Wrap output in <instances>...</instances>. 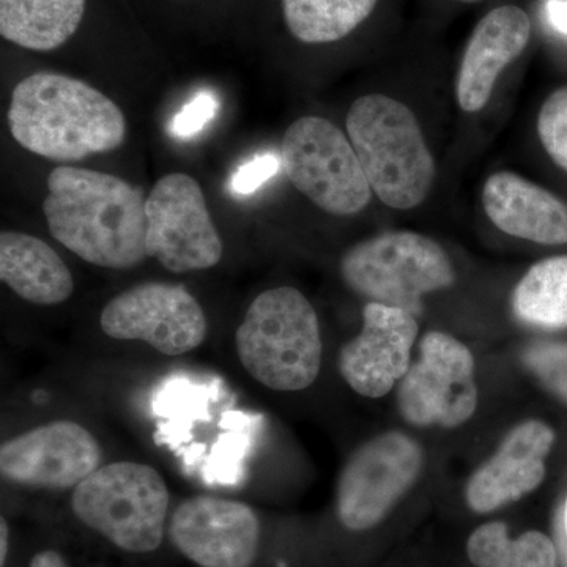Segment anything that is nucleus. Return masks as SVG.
<instances>
[{
    "label": "nucleus",
    "instance_id": "obj_1",
    "mask_svg": "<svg viewBox=\"0 0 567 567\" xmlns=\"http://www.w3.org/2000/svg\"><path fill=\"white\" fill-rule=\"evenodd\" d=\"M144 189L115 175L58 166L48 177L44 218L52 237L85 262L130 270L147 256Z\"/></svg>",
    "mask_w": 567,
    "mask_h": 567
},
{
    "label": "nucleus",
    "instance_id": "obj_2",
    "mask_svg": "<svg viewBox=\"0 0 567 567\" xmlns=\"http://www.w3.org/2000/svg\"><path fill=\"white\" fill-rule=\"evenodd\" d=\"M7 121L21 147L61 163L115 151L126 134L117 104L87 82L52 71L18 82Z\"/></svg>",
    "mask_w": 567,
    "mask_h": 567
},
{
    "label": "nucleus",
    "instance_id": "obj_3",
    "mask_svg": "<svg viewBox=\"0 0 567 567\" xmlns=\"http://www.w3.org/2000/svg\"><path fill=\"white\" fill-rule=\"evenodd\" d=\"M372 193L394 210H413L435 182V159L415 112L393 96L371 93L354 100L346 118Z\"/></svg>",
    "mask_w": 567,
    "mask_h": 567
},
{
    "label": "nucleus",
    "instance_id": "obj_4",
    "mask_svg": "<svg viewBox=\"0 0 567 567\" xmlns=\"http://www.w3.org/2000/svg\"><path fill=\"white\" fill-rule=\"evenodd\" d=\"M235 347L248 374L274 391L306 390L322 368L319 317L293 287L265 290L252 301Z\"/></svg>",
    "mask_w": 567,
    "mask_h": 567
},
{
    "label": "nucleus",
    "instance_id": "obj_5",
    "mask_svg": "<svg viewBox=\"0 0 567 567\" xmlns=\"http://www.w3.org/2000/svg\"><path fill=\"white\" fill-rule=\"evenodd\" d=\"M71 507L82 524L114 546L148 554L162 546L169 491L153 466L114 462L78 484Z\"/></svg>",
    "mask_w": 567,
    "mask_h": 567
},
{
    "label": "nucleus",
    "instance_id": "obj_6",
    "mask_svg": "<svg viewBox=\"0 0 567 567\" xmlns=\"http://www.w3.org/2000/svg\"><path fill=\"white\" fill-rule=\"evenodd\" d=\"M341 275L361 297L413 316L423 311L425 295L450 289L456 282V270L445 249L427 235L412 230L380 234L347 249Z\"/></svg>",
    "mask_w": 567,
    "mask_h": 567
},
{
    "label": "nucleus",
    "instance_id": "obj_7",
    "mask_svg": "<svg viewBox=\"0 0 567 567\" xmlns=\"http://www.w3.org/2000/svg\"><path fill=\"white\" fill-rule=\"evenodd\" d=\"M281 151L287 178L320 210L353 216L371 203L352 142L334 123L316 115L298 118L284 134Z\"/></svg>",
    "mask_w": 567,
    "mask_h": 567
},
{
    "label": "nucleus",
    "instance_id": "obj_8",
    "mask_svg": "<svg viewBox=\"0 0 567 567\" xmlns=\"http://www.w3.org/2000/svg\"><path fill=\"white\" fill-rule=\"evenodd\" d=\"M424 468V451L412 436L388 431L358 447L349 457L336 488L339 520L350 532L377 527Z\"/></svg>",
    "mask_w": 567,
    "mask_h": 567
},
{
    "label": "nucleus",
    "instance_id": "obj_9",
    "mask_svg": "<svg viewBox=\"0 0 567 567\" xmlns=\"http://www.w3.org/2000/svg\"><path fill=\"white\" fill-rule=\"evenodd\" d=\"M398 409L416 427L465 424L477 409L475 358L468 347L442 331L425 333L415 363L399 382Z\"/></svg>",
    "mask_w": 567,
    "mask_h": 567
},
{
    "label": "nucleus",
    "instance_id": "obj_10",
    "mask_svg": "<svg viewBox=\"0 0 567 567\" xmlns=\"http://www.w3.org/2000/svg\"><path fill=\"white\" fill-rule=\"evenodd\" d=\"M147 256L173 274L208 270L221 262V235L212 221L199 183L192 175L167 174L145 203Z\"/></svg>",
    "mask_w": 567,
    "mask_h": 567
},
{
    "label": "nucleus",
    "instance_id": "obj_11",
    "mask_svg": "<svg viewBox=\"0 0 567 567\" xmlns=\"http://www.w3.org/2000/svg\"><path fill=\"white\" fill-rule=\"evenodd\" d=\"M100 324L118 341H142L159 353H188L207 336L203 306L181 284L144 282L112 298Z\"/></svg>",
    "mask_w": 567,
    "mask_h": 567
},
{
    "label": "nucleus",
    "instance_id": "obj_12",
    "mask_svg": "<svg viewBox=\"0 0 567 567\" xmlns=\"http://www.w3.org/2000/svg\"><path fill=\"white\" fill-rule=\"evenodd\" d=\"M95 436L73 421H54L14 436L0 447V473L20 486L70 488L100 468Z\"/></svg>",
    "mask_w": 567,
    "mask_h": 567
},
{
    "label": "nucleus",
    "instance_id": "obj_13",
    "mask_svg": "<svg viewBox=\"0 0 567 567\" xmlns=\"http://www.w3.org/2000/svg\"><path fill=\"white\" fill-rule=\"evenodd\" d=\"M171 540L200 567H251L260 524L245 503L199 495L185 499L171 517Z\"/></svg>",
    "mask_w": 567,
    "mask_h": 567
},
{
    "label": "nucleus",
    "instance_id": "obj_14",
    "mask_svg": "<svg viewBox=\"0 0 567 567\" xmlns=\"http://www.w3.org/2000/svg\"><path fill=\"white\" fill-rule=\"evenodd\" d=\"M420 324L405 309L369 301L360 334L339 353V372L354 393L380 399L390 393L412 364Z\"/></svg>",
    "mask_w": 567,
    "mask_h": 567
},
{
    "label": "nucleus",
    "instance_id": "obj_15",
    "mask_svg": "<svg viewBox=\"0 0 567 567\" xmlns=\"http://www.w3.org/2000/svg\"><path fill=\"white\" fill-rule=\"evenodd\" d=\"M555 431L540 420L514 425L494 456L470 476L466 505L488 514L520 502L546 480V461L555 445Z\"/></svg>",
    "mask_w": 567,
    "mask_h": 567
},
{
    "label": "nucleus",
    "instance_id": "obj_16",
    "mask_svg": "<svg viewBox=\"0 0 567 567\" xmlns=\"http://www.w3.org/2000/svg\"><path fill=\"white\" fill-rule=\"evenodd\" d=\"M532 21L516 6L488 11L470 37L458 66L456 96L464 112H480L491 100L496 80L527 48Z\"/></svg>",
    "mask_w": 567,
    "mask_h": 567
},
{
    "label": "nucleus",
    "instance_id": "obj_17",
    "mask_svg": "<svg viewBox=\"0 0 567 567\" xmlns=\"http://www.w3.org/2000/svg\"><path fill=\"white\" fill-rule=\"evenodd\" d=\"M483 207L502 233L533 244H567V204L543 186L514 173L484 183Z\"/></svg>",
    "mask_w": 567,
    "mask_h": 567
},
{
    "label": "nucleus",
    "instance_id": "obj_18",
    "mask_svg": "<svg viewBox=\"0 0 567 567\" xmlns=\"http://www.w3.org/2000/svg\"><path fill=\"white\" fill-rule=\"evenodd\" d=\"M0 279L32 305H61L74 289L69 267L50 245L11 230L0 235Z\"/></svg>",
    "mask_w": 567,
    "mask_h": 567
},
{
    "label": "nucleus",
    "instance_id": "obj_19",
    "mask_svg": "<svg viewBox=\"0 0 567 567\" xmlns=\"http://www.w3.org/2000/svg\"><path fill=\"white\" fill-rule=\"evenodd\" d=\"M92 0H0V37L31 52L62 50L84 31Z\"/></svg>",
    "mask_w": 567,
    "mask_h": 567
},
{
    "label": "nucleus",
    "instance_id": "obj_20",
    "mask_svg": "<svg viewBox=\"0 0 567 567\" xmlns=\"http://www.w3.org/2000/svg\"><path fill=\"white\" fill-rule=\"evenodd\" d=\"M377 3L379 0H281V17L293 40L320 47L352 35Z\"/></svg>",
    "mask_w": 567,
    "mask_h": 567
},
{
    "label": "nucleus",
    "instance_id": "obj_21",
    "mask_svg": "<svg viewBox=\"0 0 567 567\" xmlns=\"http://www.w3.org/2000/svg\"><path fill=\"white\" fill-rule=\"evenodd\" d=\"M511 308L522 323L539 330L567 328V256L533 265L511 295Z\"/></svg>",
    "mask_w": 567,
    "mask_h": 567
},
{
    "label": "nucleus",
    "instance_id": "obj_22",
    "mask_svg": "<svg viewBox=\"0 0 567 567\" xmlns=\"http://www.w3.org/2000/svg\"><path fill=\"white\" fill-rule=\"evenodd\" d=\"M466 555L475 567H559L557 546L546 533L532 529L511 539L503 522L476 528Z\"/></svg>",
    "mask_w": 567,
    "mask_h": 567
},
{
    "label": "nucleus",
    "instance_id": "obj_23",
    "mask_svg": "<svg viewBox=\"0 0 567 567\" xmlns=\"http://www.w3.org/2000/svg\"><path fill=\"white\" fill-rule=\"evenodd\" d=\"M522 361L548 393L567 405V342H533L525 347Z\"/></svg>",
    "mask_w": 567,
    "mask_h": 567
},
{
    "label": "nucleus",
    "instance_id": "obj_24",
    "mask_svg": "<svg viewBox=\"0 0 567 567\" xmlns=\"http://www.w3.org/2000/svg\"><path fill=\"white\" fill-rule=\"evenodd\" d=\"M537 134L547 155L567 173V87L551 93L540 107Z\"/></svg>",
    "mask_w": 567,
    "mask_h": 567
},
{
    "label": "nucleus",
    "instance_id": "obj_25",
    "mask_svg": "<svg viewBox=\"0 0 567 567\" xmlns=\"http://www.w3.org/2000/svg\"><path fill=\"white\" fill-rule=\"evenodd\" d=\"M219 103L210 92H200L182 107L171 122L169 132L177 140H188L212 121Z\"/></svg>",
    "mask_w": 567,
    "mask_h": 567
},
{
    "label": "nucleus",
    "instance_id": "obj_26",
    "mask_svg": "<svg viewBox=\"0 0 567 567\" xmlns=\"http://www.w3.org/2000/svg\"><path fill=\"white\" fill-rule=\"evenodd\" d=\"M279 169L278 156L274 153H264V155L256 156L249 163L238 167L237 173L234 174L233 192L246 196L256 192L257 188L264 185L265 182L270 181L271 177Z\"/></svg>",
    "mask_w": 567,
    "mask_h": 567
},
{
    "label": "nucleus",
    "instance_id": "obj_27",
    "mask_svg": "<svg viewBox=\"0 0 567 567\" xmlns=\"http://www.w3.org/2000/svg\"><path fill=\"white\" fill-rule=\"evenodd\" d=\"M546 13L551 28L567 35V0H548Z\"/></svg>",
    "mask_w": 567,
    "mask_h": 567
},
{
    "label": "nucleus",
    "instance_id": "obj_28",
    "mask_svg": "<svg viewBox=\"0 0 567 567\" xmlns=\"http://www.w3.org/2000/svg\"><path fill=\"white\" fill-rule=\"evenodd\" d=\"M29 567H69L65 559L58 554V551L44 550L37 554L32 558L31 566Z\"/></svg>",
    "mask_w": 567,
    "mask_h": 567
},
{
    "label": "nucleus",
    "instance_id": "obj_29",
    "mask_svg": "<svg viewBox=\"0 0 567 567\" xmlns=\"http://www.w3.org/2000/svg\"><path fill=\"white\" fill-rule=\"evenodd\" d=\"M7 551H9V527L7 522H0V566L6 565Z\"/></svg>",
    "mask_w": 567,
    "mask_h": 567
},
{
    "label": "nucleus",
    "instance_id": "obj_30",
    "mask_svg": "<svg viewBox=\"0 0 567 567\" xmlns=\"http://www.w3.org/2000/svg\"><path fill=\"white\" fill-rule=\"evenodd\" d=\"M563 529H565V537L567 544V494L565 498V506H563Z\"/></svg>",
    "mask_w": 567,
    "mask_h": 567
},
{
    "label": "nucleus",
    "instance_id": "obj_31",
    "mask_svg": "<svg viewBox=\"0 0 567 567\" xmlns=\"http://www.w3.org/2000/svg\"><path fill=\"white\" fill-rule=\"evenodd\" d=\"M171 2L183 3V6H185V3H196L200 2V0H171Z\"/></svg>",
    "mask_w": 567,
    "mask_h": 567
},
{
    "label": "nucleus",
    "instance_id": "obj_32",
    "mask_svg": "<svg viewBox=\"0 0 567 567\" xmlns=\"http://www.w3.org/2000/svg\"><path fill=\"white\" fill-rule=\"evenodd\" d=\"M457 2H462V3H476V2H481V0H457Z\"/></svg>",
    "mask_w": 567,
    "mask_h": 567
}]
</instances>
